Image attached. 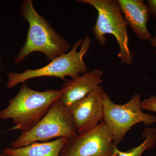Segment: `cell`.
Wrapping results in <instances>:
<instances>
[{
	"label": "cell",
	"mask_w": 156,
	"mask_h": 156,
	"mask_svg": "<svg viewBox=\"0 0 156 156\" xmlns=\"http://www.w3.org/2000/svg\"><path fill=\"white\" fill-rule=\"evenodd\" d=\"M147 3L150 14L156 19V0H148Z\"/></svg>",
	"instance_id": "5bb4252c"
},
{
	"label": "cell",
	"mask_w": 156,
	"mask_h": 156,
	"mask_svg": "<svg viewBox=\"0 0 156 156\" xmlns=\"http://www.w3.org/2000/svg\"><path fill=\"white\" fill-rule=\"evenodd\" d=\"M91 39L86 37L79 39L69 52L51 60L50 63L38 69H27L22 73L10 72L8 74L7 87L11 89L30 79L44 76H53L66 81V76L72 79L88 72L84 56L89 50Z\"/></svg>",
	"instance_id": "277c9868"
},
{
	"label": "cell",
	"mask_w": 156,
	"mask_h": 156,
	"mask_svg": "<svg viewBox=\"0 0 156 156\" xmlns=\"http://www.w3.org/2000/svg\"><path fill=\"white\" fill-rule=\"evenodd\" d=\"M79 2L92 6L97 11L98 16L92 32L96 41L105 46L106 34L114 36L119 44L118 54L122 64L129 66L132 64L133 54L129 47L128 24L122 15L118 0H79Z\"/></svg>",
	"instance_id": "3957f363"
},
{
	"label": "cell",
	"mask_w": 156,
	"mask_h": 156,
	"mask_svg": "<svg viewBox=\"0 0 156 156\" xmlns=\"http://www.w3.org/2000/svg\"><path fill=\"white\" fill-rule=\"evenodd\" d=\"M124 19L138 38L149 41L151 36L147 27L150 19L148 7L143 0H118Z\"/></svg>",
	"instance_id": "30bf717a"
},
{
	"label": "cell",
	"mask_w": 156,
	"mask_h": 156,
	"mask_svg": "<svg viewBox=\"0 0 156 156\" xmlns=\"http://www.w3.org/2000/svg\"><path fill=\"white\" fill-rule=\"evenodd\" d=\"M144 140L140 145L126 151L119 150L115 146L111 156H142L145 151L154 148L156 143V128H147L142 133Z\"/></svg>",
	"instance_id": "7c38bea8"
},
{
	"label": "cell",
	"mask_w": 156,
	"mask_h": 156,
	"mask_svg": "<svg viewBox=\"0 0 156 156\" xmlns=\"http://www.w3.org/2000/svg\"><path fill=\"white\" fill-rule=\"evenodd\" d=\"M1 78H0V82H1Z\"/></svg>",
	"instance_id": "e0dca14e"
},
{
	"label": "cell",
	"mask_w": 156,
	"mask_h": 156,
	"mask_svg": "<svg viewBox=\"0 0 156 156\" xmlns=\"http://www.w3.org/2000/svg\"><path fill=\"white\" fill-rule=\"evenodd\" d=\"M0 156H9L5 155L4 154H0Z\"/></svg>",
	"instance_id": "2e32d148"
},
{
	"label": "cell",
	"mask_w": 156,
	"mask_h": 156,
	"mask_svg": "<svg viewBox=\"0 0 156 156\" xmlns=\"http://www.w3.org/2000/svg\"><path fill=\"white\" fill-rule=\"evenodd\" d=\"M20 16L28 22L26 41L14 60L16 65L31 53H44L50 61L68 53L70 45L52 27L34 8L31 0L23 2Z\"/></svg>",
	"instance_id": "6da1fadb"
},
{
	"label": "cell",
	"mask_w": 156,
	"mask_h": 156,
	"mask_svg": "<svg viewBox=\"0 0 156 156\" xmlns=\"http://www.w3.org/2000/svg\"><path fill=\"white\" fill-rule=\"evenodd\" d=\"M0 65H1V64H0Z\"/></svg>",
	"instance_id": "ac0fdd59"
},
{
	"label": "cell",
	"mask_w": 156,
	"mask_h": 156,
	"mask_svg": "<svg viewBox=\"0 0 156 156\" xmlns=\"http://www.w3.org/2000/svg\"><path fill=\"white\" fill-rule=\"evenodd\" d=\"M140 99V94L135 93L127 103L118 105L105 93L103 120L109 128L115 145L117 146L122 141L134 125L142 122L145 126H151L156 123L155 116L143 111Z\"/></svg>",
	"instance_id": "8992f818"
},
{
	"label": "cell",
	"mask_w": 156,
	"mask_h": 156,
	"mask_svg": "<svg viewBox=\"0 0 156 156\" xmlns=\"http://www.w3.org/2000/svg\"><path fill=\"white\" fill-rule=\"evenodd\" d=\"M151 42V45L153 48H156V25L155 26V35L154 37H151L149 40ZM156 55V51L155 52Z\"/></svg>",
	"instance_id": "9a60e30c"
},
{
	"label": "cell",
	"mask_w": 156,
	"mask_h": 156,
	"mask_svg": "<svg viewBox=\"0 0 156 156\" xmlns=\"http://www.w3.org/2000/svg\"><path fill=\"white\" fill-rule=\"evenodd\" d=\"M60 98L59 90L47 89L40 92L23 84L18 93L9 101V105L0 111V118L12 120L15 126L11 130L28 131L44 116L53 104Z\"/></svg>",
	"instance_id": "7a4b0ae2"
},
{
	"label": "cell",
	"mask_w": 156,
	"mask_h": 156,
	"mask_svg": "<svg viewBox=\"0 0 156 156\" xmlns=\"http://www.w3.org/2000/svg\"><path fill=\"white\" fill-rule=\"evenodd\" d=\"M69 138L60 137L53 141L33 144L18 148H5L4 154L9 156H59Z\"/></svg>",
	"instance_id": "8fae6325"
},
{
	"label": "cell",
	"mask_w": 156,
	"mask_h": 156,
	"mask_svg": "<svg viewBox=\"0 0 156 156\" xmlns=\"http://www.w3.org/2000/svg\"><path fill=\"white\" fill-rule=\"evenodd\" d=\"M106 123L98 126L69 138L59 156H111L115 147Z\"/></svg>",
	"instance_id": "52a82bcc"
},
{
	"label": "cell",
	"mask_w": 156,
	"mask_h": 156,
	"mask_svg": "<svg viewBox=\"0 0 156 156\" xmlns=\"http://www.w3.org/2000/svg\"><path fill=\"white\" fill-rule=\"evenodd\" d=\"M105 93L99 86L70 110L77 134L96 127L103 120Z\"/></svg>",
	"instance_id": "ba28073f"
},
{
	"label": "cell",
	"mask_w": 156,
	"mask_h": 156,
	"mask_svg": "<svg viewBox=\"0 0 156 156\" xmlns=\"http://www.w3.org/2000/svg\"><path fill=\"white\" fill-rule=\"evenodd\" d=\"M77 134L72 116L59 98L33 128L21 132L12 143L11 148L24 147L37 141H48L56 137L71 138Z\"/></svg>",
	"instance_id": "5b68a950"
},
{
	"label": "cell",
	"mask_w": 156,
	"mask_h": 156,
	"mask_svg": "<svg viewBox=\"0 0 156 156\" xmlns=\"http://www.w3.org/2000/svg\"><path fill=\"white\" fill-rule=\"evenodd\" d=\"M141 106L142 110L156 112V96L151 95L149 98L141 101Z\"/></svg>",
	"instance_id": "4fadbf2b"
},
{
	"label": "cell",
	"mask_w": 156,
	"mask_h": 156,
	"mask_svg": "<svg viewBox=\"0 0 156 156\" xmlns=\"http://www.w3.org/2000/svg\"><path fill=\"white\" fill-rule=\"evenodd\" d=\"M104 72L100 69L87 72L74 79L66 80L59 90L60 100L68 110L103 83Z\"/></svg>",
	"instance_id": "9c48e42d"
}]
</instances>
